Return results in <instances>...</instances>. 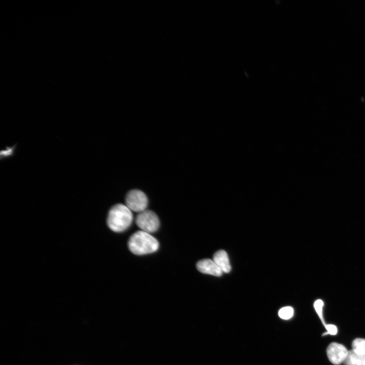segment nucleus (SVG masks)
<instances>
[{
  "instance_id": "obj_1",
  "label": "nucleus",
  "mask_w": 365,
  "mask_h": 365,
  "mask_svg": "<svg viewBox=\"0 0 365 365\" xmlns=\"http://www.w3.org/2000/svg\"><path fill=\"white\" fill-rule=\"evenodd\" d=\"M133 221L132 211L126 205L117 204L109 212L107 222L111 230L122 232L130 227Z\"/></svg>"
},
{
  "instance_id": "obj_2",
  "label": "nucleus",
  "mask_w": 365,
  "mask_h": 365,
  "mask_svg": "<svg viewBox=\"0 0 365 365\" xmlns=\"http://www.w3.org/2000/svg\"><path fill=\"white\" fill-rule=\"evenodd\" d=\"M128 247L134 254L143 255L156 252L160 244L150 233L140 230L137 231L130 237Z\"/></svg>"
},
{
  "instance_id": "obj_3",
  "label": "nucleus",
  "mask_w": 365,
  "mask_h": 365,
  "mask_svg": "<svg viewBox=\"0 0 365 365\" xmlns=\"http://www.w3.org/2000/svg\"><path fill=\"white\" fill-rule=\"evenodd\" d=\"M136 223L142 231L150 234L156 232L160 225V220L157 215L149 210L139 213L136 218Z\"/></svg>"
},
{
  "instance_id": "obj_4",
  "label": "nucleus",
  "mask_w": 365,
  "mask_h": 365,
  "mask_svg": "<svg viewBox=\"0 0 365 365\" xmlns=\"http://www.w3.org/2000/svg\"><path fill=\"white\" fill-rule=\"evenodd\" d=\"M126 205L132 211L141 213L146 210L148 200L146 195L140 190H133L127 195Z\"/></svg>"
},
{
  "instance_id": "obj_5",
  "label": "nucleus",
  "mask_w": 365,
  "mask_h": 365,
  "mask_svg": "<svg viewBox=\"0 0 365 365\" xmlns=\"http://www.w3.org/2000/svg\"><path fill=\"white\" fill-rule=\"evenodd\" d=\"M348 352L344 345L336 342L331 343L327 349V354L329 360L333 364L336 365L343 363L347 356Z\"/></svg>"
},
{
  "instance_id": "obj_6",
  "label": "nucleus",
  "mask_w": 365,
  "mask_h": 365,
  "mask_svg": "<svg viewBox=\"0 0 365 365\" xmlns=\"http://www.w3.org/2000/svg\"><path fill=\"white\" fill-rule=\"evenodd\" d=\"M198 271L201 273L215 277H220L223 274L213 260L206 259L198 261L197 264Z\"/></svg>"
},
{
  "instance_id": "obj_7",
  "label": "nucleus",
  "mask_w": 365,
  "mask_h": 365,
  "mask_svg": "<svg viewBox=\"0 0 365 365\" xmlns=\"http://www.w3.org/2000/svg\"><path fill=\"white\" fill-rule=\"evenodd\" d=\"M213 260L220 268L222 272L229 273L231 271V266L227 253L224 250L217 252L214 256Z\"/></svg>"
},
{
  "instance_id": "obj_8",
  "label": "nucleus",
  "mask_w": 365,
  "mask_h": 365,
  "mask_svg": "<svg viewBox=\"0 0 365 365\" xmlns=\"http://www.w3.org/2000/svg\"><path fill=\"white\" fill-rule=\"evenodd\" d=\"M365 360V356L359 355L352 350L348 352L343 364L345 365H364Z\"/></svg>"
},
{
  "instance_id": "obj_9",
  "label": "nucleus",
  "mask_w": 365,
  "mask_h": 365,
  "mask_svg": "<svg viewBox=\"0 0 365 365\" xmlns=\"http://www.w3.org/2000/svg\"><path fill=\"white\" fill-rule=\"evenodd\" d=\"M353 351L356 354L365 356V339L357 338L352 343Z\"/></svg>"
},
{
  "instance_id": "obj_10",
  "label": "nucleus",
  "mask_w": 365,
  "mask_h": 365,
  "mask_svg": "<svg viewBox=\"0 0 365 365\" xmlns=\"http://www.w3.org/2000/svg\"><path fill=\"white\" fill-rule=\"evenodd\" d=\"M294 314L293 309L291 307H285L281 309L279 312V316L283 320H289Z\"/></svg>"
},
{
  "instance_id": "obj_11",
  "label": "nucleus",
  "mask_w": 365,
  "mask_h": 365,
  "mask_svg": "<svg viewBox=\"0 0 365 365\" xmlns=\"http://www.w3.org/2000/svg\"><path fill=\"white\" fill-rule=\"evenodd\" d=\"M323 307H324V303L322 300L319 299V300H317L315 301V303L314 304V309L316 313H317V314H318L320 317V319L321 321H322L323 324L325 327L326 326V324L324 319L323 315Z\"/></svg>"
},
{
  "instance_id": "obj_12",
  "label": "nucleus",
  "mask_w": 365,
  "mask_h": 365,
  "mask_svg": "<svg viewBox=\"0 0 365 365\" xmlns=\"http://www.w3.org/2000/svg\"><path fill=\"white\" fill-rule=\"evenodd\" d=\"M329 335L335 336L337 333V328L334 325H326L325 326Z\"/></svg>"
},
{
  "instance_id": "obj_13",
  "label": "nucleus",
  "mask_w": 365,
  "mask_h": 365,
  "mask_svg": "<svg viewBox=\"0 0 365 365\" xmlns=\"http://www.w3.org/2000/svg\"><path fill=\"white\" fill-rule=\"evenodd\" d=\"M364 365H365V360L364 363Z\"/></svg>"
}]
</instances>
